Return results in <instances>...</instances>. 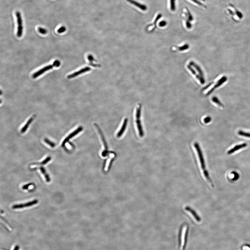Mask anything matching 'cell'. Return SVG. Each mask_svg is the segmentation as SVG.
Returning <instances> with one entry per match:
<instances>
[{"mask_svg": "<svg viewBox=\"0 0 250 250\" xmlns=\"http://www.w3.org/2000/svg\"><path fill=\"white\" fill-rule=\"evenodd\" d=\"M247 146V144L246 143H243V144L239 145L236 146L234 147L228 151V155L232 154L235 152L236 151H237L239 149H241L243 148L246 147Z\"/></svg>", "mask_w": 250, "mask_h": 250, "instance_id": "obj_11", "label": "cell"}, {"mask_svg": "<svg viewBox=\"0 0 250 250\" xmlns=\"http://www.w3.org/2000/svg\"><path fill=\"white\" fill-rule=\"evenodd\" d=\"M110 158L108 159L107 160V161L106 163V165H105V171H106L108 170V167H109V165H110V163L111 160V159L114 157V155L113 153H111V154H110Z\"/></svg>", "mask_w": 250, "mask_h": 250, "instance_id": "obj_21", "label": "cell"}, {"mask_svg": "<svg viewBox=\"0 0 250 250\" xmlns=\"http://www.w3.org/2000/svg\"><path fill=\"white\" fill-rule=\"evenodd\" d=\"M187 68L188 69L190 70L191 72L193 73L194 76H195L196 78L198 79L200 82H201V83L202 84H204L205 83V80L204 79L203 77H201L199 75H198V74H197L196 73V72L194 71V70L193 69V68L190 66V65H188Z\"/></svg>", "mask_w": 250, "mask_h": 250, "instance_id": "obj_12", "label": "cell"}, {"mask_svg": "<svg viewBox=\"0 0 250 250\" xmlns=\"http://www.w3.org/2000/svg\"><path fill=\"white\" fill-rule=\"evenodd\" d=\"M190 64L192 66L195 68L197 71L199 73V76L201 77L204 78V73L202 71L201 69L200 68V66L197 65L195 62H190Z\"/></svg>", "mask_w": 250, "mask_h": 250, "instance_id": "obj_18", "label": "cell"}, {"mask_svg": "<svg viewBox=\"0 0 250 250\" xmlns=\"http://www.w3.org/2000/svg\"><path fill=\"white\" fill-rule=\"evenodd\" d=\"M185 209L186 210H187L188 212H189L190 213V214L195 219L196 221H198V222H200L201 221V218H200L199 216L197 214L195 211L189 207H186Z\"/></svg>", "mask_w": 250, "mask_h": 250, "instance_id": "obj_13", "label": "cell"}, {"mask_svg": "<svg viewBox=\"0 0 250 250\" xmlns=\"http://www.w3.org/2000/svg\"><path fill=\"white\" fill-rule=\"evenodd\" d=\"M227 77L225 76L222 77L221 79H220V80L218 81L217 83H216L215 85H214V87L212 88L211 90H210L208 92V94H207V95H210L216 88H217L220 87L224 83L226 82L227 81Z\"/></svg>", "mask_w": 250, "mask_h": 250, "instance_id": "obj_9", "label": "cell"}, {"mask_svg": "<svg viewBox=\"0 0 250 250\" xmlns=\"http://www.w3.org/2000/svg\"><path fill=\"white\" fill-rule=\"evenodd\" d=\"M127 122H128V119L127 118H125L124 120L123 124L122 126L120 129V130L117 134V136L118 137H120L123 134V133L125 132L126 128Z\"/></svg>", "mask_w": 250, "mask_h": 250, "instance_id": "obj_14", "label": "cell"}, {"mask_svg": "<svg viewBox=\"0 0 250 250\" xmlns=\"http://www.w3.org/2000/svg\"><path fill=\"white\" fill-rule=\"evenodd\" d=\"M211 120V118L210 117H206V118H205L204 119V122L205 123H208L210 122Z\"/></svg>", "mask_w": 250, "mask_h": 250, "instance_id": "obj_34", "label": "cell"}, {"mask_svg": "<svg viewBox=\"0 0 250 250\" xmlns=\"http://www.w3.org/2000/svg\"><path fill=\"white\" fill-rule=\"evenodd\" d=\"M188 226L183 225L180 229L179 233V250H185L187 243Z\"/></svg>", "mask_w": 250, "mask_h": 250, "instance_id": "obj_2", "label": "cell"}, {"mask_svg": "<svg viewBox=\"0 0 250 250\" xmlns=\"http://www.w3.org/2000/svg\"><path fill=\"white\" fill-rule=\"evenodd\" d=\"M91 70V69L89 67H85L84 68L82 69H80L79 71H77V72H75L74 73H72V74H70V75H69L68 76V78L69 79H72V78H74L75 77H76L77 76H79L80 74H82V73H85V72H88V71H90Z\"/></svg>", "mask_w": 250, "mask_h": 250, "instance_id": "obj_10", "label": "cell"}, {"mask_svg": "<svg viewBox=\"0 0 250 250\" xmlns=\"http://www.w3.org/2000/svg\"><path fill=\"white\" fill-rule=\"evenodd\" d=\"M187 13L185 14V15H187V16L188 18V19L189 21H192L193 20V16L190 13V12L189 11V10L187 9Z\"/></svg>", "mask_w": 250, "mask_h": 250, "instance_id": "obj_27", "label": "cell"}, {"mask_svg": "<svg viewBox=\"0 0 250 250\" xmlns=\"http://www.w3.org/2000/svg\"><path fill=\"white\" fill-rule=\"evenodd\" d=\"M33 185V184L32 183H28V184H27V185H24L22 188L23 189L27 190L28 189V188L30 187V186H32Z\"/></svg>", "mask_w": 250, "mask_h": 250, "instance_id": "obj_32", "label": "cell"}, {"mask_svg": "<svg viewBox=\"0 0 250 250\" xmlns=\"http://www.w3.org/2000/svg\"><path fill=\"white\" fill-rule=\"evenodd\" d=\"M186 26H187V27L188 28H190L191 27V24L190 22L188 20V19H187L186 20Z\"/></svg>", "mask_w": 250, "mask_h": 250, "instance_id": "obj_33", "label": "cell"}, {"mask_svg": "<svg viewBox=\"0 0 250 250\" xmlns=\"http://www.w3.org/2000/svg\"><path fill=\"white\" fill-rule=\"evenodd\" d=\"M16 16L17 18V35L18 37H22L23 33V22L21 17V14L19 12H16Z\"/></svg>", "mask_w": 250, "mask_h": 250, "instance_id": "obj_6", "label": "cell"}, {"mask_svg": "<svg viewBox=\"0 0 250 250\" xmlns=\"http://www.w3.org/2000/svg\"><path fill=\"white\" fill-rule=\"evenodd\" d=\"M38 31L41 34L43 35H45L47 33V31L45 28H42L39 27L38 28Z\"/></svg>", "mask_w": 250, "mask_h": 250, "instance_id": "obj_28", "label": "cell"}, {"mask_svg": "<svg viewBox=\"0 0 250 250\" xmlns=\"http://www.w3.org/2000/svg\"><path fill=\"white\" fill-rule=\"evenodd\" d=\"M212 101H213L215 103L217 104V105H219V106H220L221 107H223V104H222V103L218 99V98L217 97H213Z\"/></svg>", "mask_w": 250, "mask_h": 250, "instance_id": "obj_24", "label": "cell"}, {"mask_svg": "<svg viewBox=\"0 0 250 250\" xmlns=\"http://www.w3.org/2000/svg\"><path fill=\"white\" fill-rule=\"evenodd\" d=\"M61 65V62L59 60H56L54 62L52 65H50L46 67L43 68L40 70H39L36 72L35 73L32 75V77L34 79L37 78L38 77L40 76L42 74L45 73L46 71H49V69H53L54 67H59Z\"/></svg>", "mask_w": 250, "mask_h": 250, "instance_id": "obj_3", "label": "cell"}, {"mask_svg": "<svg viewBox=\"0 0 250 250\" xmlns=\"http://www.w3.org/2000/svg\"><path fill=\"white\" fill-rule=\"evenodd\" d=\"M83 129V127H81V126H80V127H79L78 128H77V129L76 130H75V131H73V132H72V133H71L70 134H69V135L68 136V137H66V138L65 139V140L63 141V142H62V147H64V146H65V144H66V143L68 142L69 140H70L71 138H72L74 136H76V135H77V134H78L81 131H82Z\"/></svg>", "mask_w": 250, "mask_h": 250, "instance_id": "obj_8", "label": "cell"}, {"mask_svg": "<svg viewBox=\"0 0 250 250\" xmlns=\"http://www.w3.org/2000/svg\"><path fill=\"white\" fill-rule=\"evenodd\" d=\"M39 169L40 170V171H41V172L43 174V175L45 176V178L46 181V182H50V178L49 175L47 173L46 171L45 168H44L43 167H40L38 168H34V169L33 168V169L34 170V169Z\"/></svg>", "mask_w": 250, "mask_h": 250, "instance_id": "obj_17", "label": "cell"}, {"mask_svg": "<svg viewBox=\"0 0 250 250\" xmlns=\"http://www.w3.org/2000/svg\"><path fill=\"white\" fill-rule=\"evenodd\" d=\"M225 12L227 14L230 15L232 17L236 16L239 19H241L243 17V14L238 10H237L234 5L229 4L226 8Z\"/></svg>", "mask_w": 250, "mask_h": 250, "instance_id": "obj_5", "label": "cell"}, {"mask_svg": "<svg viewBox=\"0 0 250 250\" xmlns=\"http://www.w3.org/2000/svg\"><path fill=\"white\" fill-rule=\"evenodd\" d=\"M38 202V201L37 199H35L32 201L28 202H26L24 204H16L12 206V208L13 209H21L22 208H27V207H30L34 205L37 204Z\"/></svg>", "mask_w": 250, "mask_h": 250, "instance_id": "obj_7", "label": "cell"}, {"mask_svg": "<svg viewBox=\"0 0 250 250\" xmlns=\"http://www.w3.org/2000/svg\"><path fill=\"white\" fill-rule=\"evenodd\" d=\"M44 141H45V143H46L47 144H48L49 146H50L51 147L54 148L55 147V144L54 142H52L51 141L49 140V139L46 138L44 140Z\"/></svg>", "mask_w": 250, "mask_h": 250, "instance_id": "obj_25", "label": "cell"}, {"mask_svg": "<svg viewBox=\"0 0 250 250\" xmlns=\"http://www.w3.org/2000/svg\"><path fill=\"white\" fill-rule=\"evenodd\" d=\"M96 128L97 129H98V131H99V132L100 134V136H101V138H102V140L103 143L104 144V147H105V149H104V151H103L102 153V155H104L105 154V152H106L107 150V145L106 142L105 141V138H104V137L102 133V132H101V130L97 126V125H96Z\"/></svg>", "mask_w": 250, "mask_h": 250, "instance_id": "obj_16", "label": "cell"}, {"mask_svg": "<svg viewBox=\"0 0 250 250\" xmlns=\"http://www.w3.org/2000/svg\"><path fill=\"white\" fill-rule=\"evenodd\" d=\"M170 7L172 11L175 10V0H170Z\"/></svg>", "mask_w": 250, "mask_h": 250, "instance_id": "obj_26", "label": "cell"}, {"mask_svg": "<svg viewBox=\"0 0 250 250\" xmlns=\"http://www.w3.org/2000/svg\"><path fill=\"white\" fill-rule=\"evenodd\" d=\"M126 0L128 1V2H129L130 3H131V4H132L137 6V7H138V8L140 9L141 10H143V11H146L147 9V7L145 5L141 4L138 3V2H137V1H135L133 0Z\"/></svg>", "mask_w": 250, "mask_h": 250, "instance_id": "obj_15", "label": "cell"}, {"mask_svg": "<svg viewBox=\"0 0 250 250\" xmlns=\"http://www.w3.org/2000/svg\"><path fill=\"white\" fill-rule=\"evenodd\" d=\"M34 119V117H31V118H30V119H28V121L27 122V123H26V125H25L23 127V128H22V129H21V133H23L25 132H26V130H27L28 128V126H29V125L31 123Z\"/></svg>", "mask_w": 250, "mask_h": 250, "instance_id": "obj_19", "label": "cell"}, {"mask_svg": "<svg viewBox=\"0 0 250 250\" xmlns=\"http://www.w3.org/2000/svg\"><path fill=\"white\" fill-rule=\"evenodd\" d=\"M167 22L164 21H161L159 23V26L160 27H163L166 26L167 24Z\"/></svg>", "mask_w": 250, "mask_h": 250, "instance_id": "obj_35", "label": "cell"}, {"mask_svg": "<svg viewBox=\"0 0 250 250\" xmlns=\"http://www.w3.org/2000/svg\"><path fill=\"white\" fill-rule=\"evenodd\" d=\"M189 48V46L188 44H186L181 47H179V50L180 51H183Z\"/></svg>", "mask_w": 250, "mask_h": 250, "instance_id": "obj_29", "label": "cell"}, {"mask_svg": "<svg viewBox=\"0 0 250 250\" xmlns=\"http://www.w3.org/2000/svg\"><path fill=\"white\" fill-rule=\"evenodd\" d=\"M238 133L240 136L250 138V133L242 131V130H240L238 132Z\"/></svg>", "mask_w": 250, "mask_h": 250, "instance_id": "obj_23", "label": "cell"}, {"mask_svg": "<svg viewBox=\"0 0 250 250\" xmlns=\"http://www.w3.org/2000/svg\"><path fill=\"white\" fill-rule=\"evenodd\" d=\"M194 146L195 149H196V151H197V153L199 162H200V164H201V170L202 171V173H203L205 179H206L207 181L211 184V185L212 186V187H213L212 180L210 179V177H209V174L208 171L207 170V169H206L204 157H203V154H202V152L201 149V148H200V146H199V144L197 143V142H196V143H194Z\"/></svg>", "mask_w": 250, "mask_h": 250, "instance_id": "obj_1", "label": "cell"}, {"mask_svg": "<svg viewBox=\"0 0 250 250\" xmlns=\"http://www.w3.org/2000/svg\"><path fill=\"white\" fill-rule=\"evenodd\" d=\"M141 111V105L139 104L137 108L136 113V123L139 136L141 137H142L144 135V132L142 129L141 122L140 121Z\"/></svg>", "mask_w": 250, "mask_h": 250, "instance_id": "obj_4", "label": "cell"}, {"mask_svg": "<svg viewBox=\"0 0 250 250\" xmlns=\"http://www.w3.org/2000/svg\"><path fill=\"white\" fill-rule=\"evenodd\" d=\"M191 0L192 1H193V2H194V3H196V4H197L199 6H203V7H206V6H205L204 4H202V3H201V2H200V1L198 0Z\"/></svg>", "mask_w": 250, "mask_h": 250, "instance_id": "obj_31", "label": "cell"}, {"mask_svg": "<svg viewBox=\"0 0 250 250\" xmlns=\"http://www.w3.org/2000/svg\"><path fill=\"white\" fill-rule=\"evenodd\" d=\"M66 30V28L65 27L62 26V27H60L59 29H58L57 31L58 33L61 34V33H63L65 32Z\"/></svg>", "mask_w": 250, "mask_h": 250, "instance_id": "obj_30", "label": "cell"}, {"mask_svg": "<svg viewBox=\"0 0 250 250\" xmlns=\"http://www.w3.org/2000/svg\"><path fill=\"white\" fill-rule=\"evenodd\" d=\"M51 157L49 156L48 157H47L46 158L42 161V162L40 163H35L34 164H33V165H45L47 163H48L51 160Z\"/></svg>", "mask_w": 250, "mask_h": 250, "instance_id": "obj_20", "label": "cell"}, {"mask_svg": "<svg viewBox=\"0 0 250 250\" xmlns=\"http://www.w3.org/2000/svg\"><path fill=\"white\" fill-rule=\"evenodd\" d=\"M201 0L202 1H205V0Z\"/></svg>", "mask_w": 250, "mask_h": 250, "instance_id": "obj_36", "label": "cell"}, {"mask_svg": "<svg viewBox=\"0 0 250 250\" xmlns=\"http://www.w3.org/2000/svg\"><path fill=\"white\" fill-rule=\"evenodd\" d=\"M88 59L90 61V64L92 66H93L94 67H97L98 66H99V65H98L95 64L94 63H93V61H94V58L92 57V56L91 55H89L88 56Z\"/></svg>", "mask_w": 250, "mask_h": 250, "instance_id": "obj_22", "label": "cell"}]
</instances>
